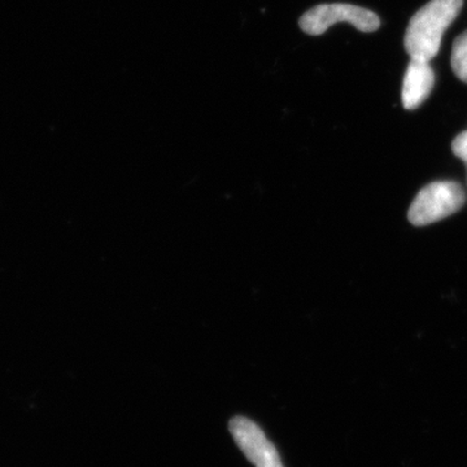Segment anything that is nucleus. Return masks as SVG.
I'll use <instances>...</instances> for the list:
<instances>
[{"label":"nucleus","mask_w":467,"mask_h":467,"mask_svg":"<svg viewBox=\"0 0 467 467\" xmlns=\"http://www.w3.org/2000/svg\"><path fill=\"white\" fill-rule=\"evenodd\" d=\"M435 73L430 61L410 58L402 84V104L408 110L417 109L431 94Z\"/></svg>","instance_id":"39448f33"},{"label":"nucleus","mask_w":467,"mask_h":467,"mask_svg":"<svg viewBox=\"0 0 467 467\" xmlns=\"http://www.w3.org/2000/svg\"><path fill=\"white\" fill-rule=\"evenodd\" d=\"M451 64L454 75L467 84V30L457 36L453 43Z\"/></svg>","instance_id":"423d86ee"},{"label":"nucleus","mask_w":467,"mask_h":467,"mask_svg":"<svg viewBox=\"0 0 467 467\" xmlns=\"http://www.w3.org/2000/svg\"><path fill=\"white\" fill-rule=\"evenodd\" d=\"M465 201L462 187L453 181L430 183L411 202L408 218L414 226L431 225L459 212Z\"/></svg>","instance_id":"f03ea898"},{"label":"nucleus","mask_w":467,"mask_h":467,"mask_svg":"<svg viewBox=\"0 0 467 467\" xmlns=\"http://www.w3.org/2000/svg\"><path fill=\"white\" fill-rule=\"evenodd\" d=\"M463 0H430L409 21L404 46L410 58L431 61L441 50L442 36L459 16Z\"/></svg>","instance_id":"f257e3e1"},{"label":"nucleus","mask_w":467,"mask_h":467,"mask_svg":"<svg viewBox=\"0 0 467 467\" xmlns=\"http://www.w3.org/2000/svg\"><path fill=\"white\" fill-rule=\"evenodd\" d=\"M230 432L243 453L256 467H284L278 451L263 430L244 417H235L230 422Z\"/></svg>","instance_id":"20e7f679"},{"label":"nucleus","mask_w":467,"mask_h":467,"mask_svg":"<svg viewBox=\"0 0 467 467\" xmlns=\"http://www.w3.org/2000/svg\"><path fill=\"white\" fill-rule=\"evenodd\" d=\"M337 23H348L364 33L377 32L380 27L376 12L347 3L316 5L300 17L299 26L308 36H317Z\"/></svg>","instance_id":"7ed1b4c3"},{"label":"nucleus","mask_w":467,"mask_h":467,"mask_svg":"<svg viewBox=\"0 0 467 467\" xmlns=\"http://www.w3.org/2000/svg\"><path fill=\"white\" fill-rule=\"evenodd\" d=\"M451 150H453L454 155L467 164V131H463L454 138L453 143H451Z\"/></svg>","instance_id":"0eeeda50"}]
</instances>
